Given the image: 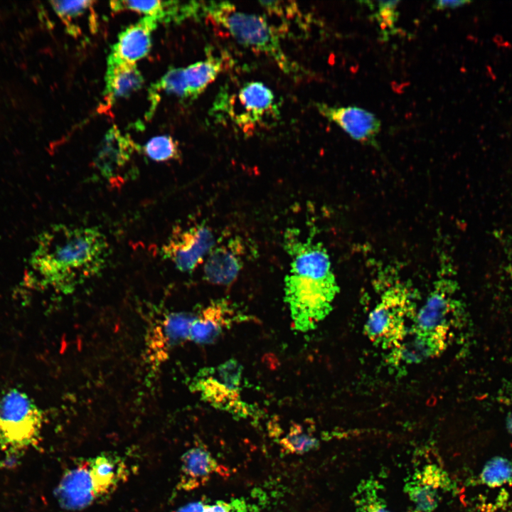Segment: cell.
Masks as SVG:
<instances>
[{
	"mask_svg": "<svg viewBox=\"0 0 512 512\" xmlns=\"http://www.w3.org/2000/svg\"><path fill=\"white\" fill-rule=\"evenodd\" d=\"M159 86L165 91L178 97L188 98L183 68H172L162 78Z\"/></svg>",
	"mask_w": 512,
	"mask_h": 512,
	"instance_id": "obj_29",
	"label": "cell"
},
{
	"mask_svg": "<svg viewBox=\"0 0 512 512\" xmlns=\"http://www.w3.org/2000/svg\"><path fill=\"white\" fill-rule=\"evenodd\" d=\"M482 483L490 488L501 486L512 480V464L505 458L497 457L489 461L481 474Z\"/></svg>",
	"mask_w": 512,
	"mask_h": 512,
	"instance_id": "obj_25",
	"label": "cell"
},
{
	"mask_svg": "<svg viewBox=\"0 0 512 512\" xmlns=\"http://www.w3.org/2000/svg\"><path fill=\"white\" fill-rule=\"evenodd\" d=\"M43 422L42 412L26 393L11 389L0 396V467L16 464L38 444Z\"/></svg>",
	"mask_w": 512,
	"mask_h": 512,
	"instance_id": "obj_4",
	"label": "cell"
},
{
	"mask_svg": "<svg viewBox=\"0 0 512 512\" xmlns=\"http://www.w3.org/2000/svg\"><path fill=\"white\" fill-rule=\"evenodd\" d=\"M375 483L368 481L361 485L357 494L356 512H390L378 496Z\"/></svg>",
	"mask_w": 512,
	"mask_h": 512,
	"instance_id": "obj_28",
	"label": "cell"
},
{
	"mask_svg": "<svg viewBox=\"0 0 512 512\" xmlns=\"http://www.w3.org/2000/svg\"><path fill=\"white\" fill-rule=\"evenodd\" d=\"M242 366L235 359L201 370L191 383L193 392L215 407L245 417L246 405L240 399Z\"/></svg>",
	"mask_w": 512,
	"mask_h": 512,
	"instance_id": "obj_5",
	"label": "cell"
},
{
	"mask_svg": "<svg viewBox=\"0 0 512 512\" xmlns=\"http://www.w3.org/2000/svg\"><path fill=\"white\" fill-rule=\"evenodd\" d=\"M243 318L235 314L227 301L212 302L198 316H195L190 328L189 340L198 343H212L225 329Z\"/></svg>",
	"mask_w": 512,
	"mask_h": 512,
	"instance_id": "obj_14",
	"label": "cell"
},
{
	"mask_svg": "<svg viewBox=\"0 0 512 512\" xmlns=\"http://www.w3.org/2000/svg\"><path fill=\"white\" fill-rule=\"evenodd\" d=\"M196 316L188 313H169L157 320L148 333L146 358L153 368L169 357L171 351L189 339L191 325Z\"/></svg>",
	"mask_w": 512,
	"mask_h": 512,
	"instance_id": "obj_10",
	"label": "cell"
},
{
	"mask_svg": "<svg viewBox=\"0 0 512 512\" xmlns=\"http://www.w3.org/2000/svg\"><path fill=\"white\" fill-rule=\"evenodd\" d=\"M89 469L96 498L113 491L127 473L121 458L108 454L98 455L89 461Z\"/></svg>",
	"mask_w": 512,
	"mask_h": 512,
	"instance_id": "obj_19",
	"label": "cell"
},
{
	"mask_svg": "<svg viewBox=\"0 0 512 512\" xmlns=\"http://www.w3.org/2000/svg\"><path fill=\"white\" fill-rule=\"evenodd\" d=\"M219 104L220 110L245 132L279 114L274 93L260 82H246L233 95L221 98Z\"/></svg>",
	"mask_w": 512,
	"mask_h": 512,
	"instance_id": "obj_7",
	"label": "cell"
},
{
	"mask_svg": "<svg viewBox=\"0 0 512 512\" xmlns=\"http://www.w3.org/2000/svg\"><path fill=\"white\" fill-rule=\"evenodd\" d=\"M241 250L242 247L236 240L213 247L204 265V279L213 284H231L242 267Z\"/></svg>",
	"mask_w": 512,
	"mask_h": 512,
	"instance_id": "obj_16",
	"label": "cell"
},
{
	"mask_svg": "<svg viewBox=\"0 0 512 512\" xmlns=\"http://www.w3.org/2000/svg\"><path fill=\"white\" fill-rule=\"evenodd\" d=\"M409 512H421V511H409Z\"/></svg>",
	"mask_w": 512,
	"mask_h": 512,
	"instance_id": "obj_35",
	"label": "cell"
},
{
	"mask_svg": "<svg viewBox=\"0 0 512 512\" xmlns=\"http://www.w3.org/2000/svg\"><path fill=\"white\" fill-rule=\"evenodd\" d=\"M203 9L238 42L270 57L285 73L297 75L299 68L284 52L280 33L265 18L238 11L228 1H210Z\"/></svg>",
	"mask_w": 512,
	"mask_h": 512,
	"instance_id": "obj_3",
	"label": "cell"
},
{
	"mask_svg": "<svg viewBox=\"0 0 512 512\" xmlns=\"http://www.w3.org/2000/svg\"><path fill=\"white\" fill-rule=\"evenodd\" d=\"M506 425L508 431L512 434V412L509 413L507 416Z\"/></svg>",
	"mask_w": 512,
	"mask_h": 512,
	"instance_id": "obj_34",
	"label": "cell"
},
{
	"mask_svg": "<svg viewBox=\"0 0 512 512\" xmlns=\"http://www.w3.org/2000/svg\"><path fill=\"white\" fill-rule=\"evenodd\" d=\"M215 245L211 229L205 224L176 227L162 245L161 256L183 272H192Z\"/></svg>",
	"mask_w": 512,
	"mask_h": 512,
	"instance_id": "obj_8",
	"label": "cell"
},
{
	"mask_svg": "<svg viewBox=\"0 0 512 512\" xmlns=\"http://www.w3.org/2000/svg\"><path fill=\"white\" fill-rule=\"evenodd\" d=\"M471 3L470 1H437L434 2L433 7L437 10H443L448 9H455L464 6V4Z\"/></svg>",
	"mask_w": 512,
	"mask_h": 512,
	"instance_id": "obj_31",
	"label": "cell"
},
{
	"mask_svg": "<svg viewBox=\"0 0 512 512\" xmlns=\"http://www.w3.org/2000/svg\"><path fill=\"white\" fill-rule=\"evenodd\" d=\"M224 68L225 59L222 56L212 54L206 60L183 68L188 97H198L216 79Z\"/></svg>",
	"mask_w": 512,
	"mask_h": 512,
	"instance_id": "obj_21",
	"label": "cell"
},
{
	"mask_svg": "<svg viewBox=\"0 0 512 512\" xmlns=\"http://www.w3.org/2000/svg\"><path fill=\"white\" fill-rule=\"evenodd\" d=\"M448 483L445 474L436 466H427L415 473L405 490L417 511L431 512L438 505L439 489Z\"/></svg>",
	"mask_w": 512,
	"mask_h": 512,
	"instance_id": "obj_17",
	"label": "cell"
},
{
	"mask_svg": "<svg viewBox=\"0 0 512 512\" xmlns=\"http://www.w3.org/2000/svg\"><path fill=\"white\" fill-rule=\"evenodd\" d=\"M284 248L291 257L285 301L296 330H311L329 312L338 292L329 256L321 243L301 240L295 230L285 233Z\"/></svg>",
	"mask_w": 512,
	"mask_h": 512,
	"instance_id": "obj_2",
	"label": "cell"
},
{
	"mask_svg": "<svg viewBox=\"0 0 512 512\" xmlns=\"http://www.w3.org/2000/svg\"><path fill=\"white\" fill-rule=\"evenodd\" d=\"M111 4L114 10L127 9L144 14L146 16L155 18L156 20L166 16L174 17L176 14H179V6L176 5V1H117Z\"/></svg>",
	"mask_w": 512,
	"mask_h": 512,
	"instance_id": "obj_23",
	"label": "cell"
},
{
	"mask_svg": "<svg viewBox=\"0 0 512 512\" xmlns=\"http://www.w3.org/2000/svg\"><path fill=\"white\" fill-rule=\"evenodd\" d=\"M411 302L410 292L402 285L387 290L366 323V331L370 338L396 347L405 336V321L412 313Z\"/></svg>",
	"mask_w": 512,
	"mask_h": 512,
	"instance_id": "obj_6",
	"label": "cell"
},
{
	"mask_svg": "<svg viewBox=\"0 0 512 512\" xmlns=\"http://www.w3.org/2000/svg\"><path fill=\"white\" fill-rule=\"evenodd\" d=\"M214 474L228 475V471L203 447H192L181 457L177 489L183 491L196 489L206 484Z\"/></svg>",
	"mask_w": 512,
	"mask_h": 512,
	"instance_id": "obj_13",
	"label": "cell"
},
{
	"mask_svg": "<svg viewBox=\"0 0 512 512\" xmlns=\"http://www.w3.org/2000/svg\"><path fill=\"white\" fill-rule=\"evenodd\" d=\"M143 78L134 64L117 60L110 56L107 73L106 95L110 102L128 96L139 89Z\"/></svg>",
	"mask_w": 512,
	"mask_h": 512,
	"instance_id": "obj_20",
	"label": "cell"
},
{
	"mask_svg": "<svg viewBox=\"0 0 512 512\" xmlns=\"http://www.w3.org/2000/svg\"><path fill=\"white\" fill-rule=\"evenodd\" d=\"M206 506L203 501L192 502L179 508L174 512H203Z\"/></svg>",
	"mask_w": 512,
	"mask_h": 512,
	"instance_id": "obj_33",
	"label": "cell"
},
{
	"mask_svg": "<svg viewBox=\"0 0 512 512\" xmlns=\"http://www.w3.org/2000/svg\"><path fill=\"white\" fill-rule=\"evenodd\" d=\"M454 290L452 281L439 280L417 314L414 330L446 344L459 309L458 302L453 297Z\"/></svg>",
	"mask_w": 512,
	"mask_h": 512,
	"instance_id": "obj_9",
	"label": "cell"
},
{
	"mask_svg": "<svg viewBox=\"0 0 512 512\" xmlns=\"http://www.w3.org/2000/svg\"><path fill=\"white\" fill-rule=\"evenodd\" d=\"M148 157L156 161L177 159L180 151L177 143L169 136H158L151 139L144 146Z\"/></svg>",
	"mask_w": 512,
	"mask_h": 512,
	"instance_id": "obj_26",
	"label": "cell"
},
{
	"mask_svg": "<svg viewBox=\"0 0 512 512\" xmlns=\"http://www.w3.org/2000/svg\"><path fill=\"white\" fill-rule=\"evenodd\" d=\"M90 1H53L51 4L57 14L63 18L80 15L87 9Z\"/></svg>",
	"mask_w": 512,
	"mask_h": 512,
	"instance_id": "obj_30",
	"label": "cell"
},
{
	"mask_svg": "<svg viewBox=\"0 0 512 512\" xmlns=\"http://www.w3.org/2000/svg\"><path fill=\"white\" fill-rule=\"evenodd\" d=\"M411 338L396 346L395 358L407 363H415L432 356L443 350L445 344L414 330Z\"/></svg>",
	"mask_w": 512,
	"mask_h": 512,
	"instance_id": "obj_22",
	"label": "cell"
},
{
	"mask_svg": "<svg viewBox=\"0 0 512 512\" xmlns=\"http://www.w3.org/2000/svg\"><path fill=\"white\" fill-rule=\"evenodd\" d=\"M108 252L107 240L97 228L59 224L38 236L30 265L42 284L70 293L101 272Z\"/></svg>",
	"mask_w": 512,
	"mask_h": 512,
	"instance_id": "obj_1",
	"label": "cell"
},
{
	"mask_svg": "<svg viewBox=\"0 0 512 512\" xmlns=\"http://www.w3.org/2000/svg\"><path fill=\"white\" fill-rule=\"evenodd\" d=\"M55 494L59 504L68 510L89 506L96 498L89 469V461L68 470L63 475Z\"/></svg>",
	"mask_w": 512,
	"mask_h": 512,
	"instance_id": "obj_15",
	"label": "cell"
},
{
	"mask_svg": "<svg viewBox=\"0 0 512 512\" xmlns=\"http://www.w3.org/2000/svg\"><path fill=\"white\" fill-rule=\"evenodd\" d=\"M279 445L285 454H302L319 446L318 439L306 432L302 425L294 424L289 432L279 440Z\"/></svg>",
	"mask_w": 512,
	"mask_h": 512,
	"instance_id": "obj_24",
	"label": "cell"
},
{
	"mask_svg": "<svg viewBox=\"0 0 512 512\" xmlns=\"http://www.w3.org/2000/svg\"><path fill=\"white\" fill-rule=\"evenodd\" d=\"M370 8L376 9L373 16L377 21L383 38H386L390 34H393L396 31L395 23L398 18V12L397 11L398 1H373L375 6H373L371 1H367Z\"/></svg>",
	"mask_w": 512,
	"mask_h": 512,
	"instance_id": "obj_27",
	"label": "cell"
},
{
	"mask_svg": "<svg viewBox=\"0 0 512 512\" xmlns=\"http://www.w3.org/2000/svg\"><path fill=\"white\" fill-rule=\"evenodd\" d=\"M134 148L119 132L110 131L95 159L96 169L110 184L120 186L127 180L123 174Z\"/></svg>",
	"mask_w": 512,
	"mask_h": 512,
	"instance_id": "obj_12",
	"label": "cell"
},
{
	"mask_svg": "<svg viewBox=\"0 0 512 512\" xmlns=\"http://www.w3.org/2000/svg\"><path fill=\"white\" fill-rule=\"evenodd\" d=\"M315 106L321 115L340 127L354 140L376 146L380 122L370 112L355 106L337 107L319 102Z\"/></svg>",
	"mask_w": 512,
	"mask_h": 512,
	"instance_id": "obj_11",
	"label": "cell"
},
{
	"mask_svg": "<svg viewBox=\"0 0 512 512\" xmlns=\"http://www.w3.org/2000/svg\"><path fill=\"white\" fill-rule=\"evenodd\" d=\"M156 19L145 16L139 23L132 25L119 36L110 56L114 59L134 64L144 57L151 46V32L156 26Z\"/></svg>",
	"mask_w": 512,
	"mask_h": 512,
	"instance_id": "obj_18",
	"label": "cell"
},
{
	"mask_svg": "<svg viewBox=\"0 0 512 512\" xmlns=\"http://www.w3.org/2000/svg\"><path fill=\"white\" fill-rule=\"evenodd\" d=\"M233 506V503L218 501L213 505H207L203 512H232Z\"/></svg>",
	"mask_w": 512,
	"mask_h": 512,
	"instance_id": "obj_32",
	"label": "cell"
}]
</instances>
